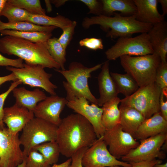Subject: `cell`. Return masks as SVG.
<instances>
[{
	"label": "cell",
	"mask_w": 167,
	"mask_h": 167,
	"mask_svg": "<svg viewBox=\"0 0 167 167\" xmlns=\"http://www.w3.org/2000/svg\"><path fill=\"white\" fill-rule=\"evenodd\" d=\"M97 139L92 124L82 116L76 113L62 119L58 126L56 141L60 153L71 158L79 149L91 146Z\"/></svg>",
	"instance_id": "6da1fadb"
},
{
	"label": "cell",
	"mask_w": 167,
	"mask_h": 167,
	"mask_svg": "<svg viewBox=\"0 0 167 167\" xmlns=\"http://www.w3.org/2000/svg\"><path fill=\"white\" fill-rule=\"evenodd\" d=\"M0 52L17 56L26 64L39 65L44 68H60L49 54L45 42L34 43L14 36H4L0 38Z\"/></svg>",
	"instance_id": "7a4b0ae2"
},
{
	"label": "cell",
	"mask_w": 167,
	"mask_h": 167,
	"mask_svg": "<svg viewBox=\"0 0 167 167\" xmlns=\"http://www.w3.org/2000/svg\"><path fill=\"white\" fill-rule=\"evenodd\" d=\"M113 16L103 15L86 17L82 23L85 29L94 25H98L101 29L106 33V36L112 39L131 37L136 33H148L153 25L138 21L135 15L124 16L115 13Z\"/></svg>",
	"instance_id": "3957f363"
},
{
	"label": "cell",
	"mask_w": 167,
	"mask_h": 167,
	"mask_svg": "<svg viewBox=\"0 0 167 167\" xmlns=\"http://www.w3.org/2000/svg\"><path fill=\"white\" fill-rule=\"evenodd\" d=\"M103 63L88 67L81 63L73 62L69 64L68 70L54 69L61 74L66 79L62 82L68 101L81 97L86 98L89 102L97 105V99L91 92L88 84V79L92 72L101 68Z\"/></svg>",
	"instance_id": "277c9868"
},
{
	"label": "cell",
	"mask_w": 167,
	"mask_h": 167,
	"mask_svg": "<svg viewBox=\"0 0 167 167\" xmlns=\"http://www.w3.org/2000/svg\"><path fill=\"white\" fill-rule=\"evenodd\" d=\"M120 58L124 71L134 79L139 87L155 82L156 70L161 62L157 54L123 55Z\"/></svg>",
	"instance_id": "5b68a950"
},
{
	"label": "cell",
	"mask_w": 167,
	"mask_h": 167,
	"mask_svg": "<svg viewBox=\"0 0 167 167\" xmlns=\"http://www.w3.org/2000/svg\"><path fill=\"white\" fill-rule=\"evenodd\" d=\"M58 126L43 119L34 118L25 125L19 137L27 156L35 146L44 143L56 141Z\"/></svg>",
	"instance_id": "8992f818"
},
{
	"label": "cell",
	"mask_w": 167,
	"mask_h": 167,
	"mask_svg": "<svg viewBox=\"0 0 167 167\" xmlns=\"http://www.w3.org/2000/svg\"><path fill=\"white\" fill-rule=\"evenodd\" d=\"M162 90L155 82L139 87L134 94L121 100L120 105L132 107L147 119L160 112L159 101Z\"/></svg>",
	"instance_id": "52a82bcc"
},
{
	"label": "cell",
	"mask_w": 167,
	"mask_h": 167,
	"mask_svg": "<svg viewBox=\"0 0 167 167\" xmlns=\"http://www.w3.org/2000/svg\"><path fill=\"white\" fill-rule=\"evenodd\" d=\"M154 53L148 33L132 37H120L105 52L108 60H115L123 55L135 56Z\"/></svg>",
	"instance_id": "ba28073f"
},
{
	"label": "cell",
	"mask_w": 167,
	"mask_h": 167,
	"mask_svg": "<svg viewBox=\"0 0 167 167\" xmlns=\"http://www.w3.org/2000/svg\"><path fill=\"white\" fill-rule=\"evenodd\" d=\"M6 68L13 73L22 84L32 87L41 88L51 95H56L55 90L57 87L50 80L52 75L46 72L42 66L25 63L22 68L7 66Z\"/></svg>",
	"instance_id": "9c48e42d"
},
{
	"label": "cell",
	"mask_w": 167,
	"mask_h": 167,
	"mask_svg": "<svg viewBox=\"0 0 167 167\" xmlns=\"http://www.w3.org/2000/svg\"><path fill=\"white\" fill-rule=\"evenodd\" d=\"M167 140V133H165L139 140L138 146L122 157V161L130 163L150 161L157 158L164 159L165 155L161 149Z\"/></svg>",
	"instance_id": "30bf717a"
},
{
	"label": "cell",
	"mask_w": 167,
	"mask_h": 167,
	"mask_svg": "<svg viewBox=\"0 0 167 167\" xmlns=\"http://www.w3.org/2000/svg\"><path fill=\"white\" fill-rule=\"evenodd\" d=\"M84 167H109L118 165L130 167L127 162L117 159L109 152L103 136L97 138L88 148L82 159Z\"/></svg>",
	"instance_id": "8fae6325"
},
{
	"label": "cell",
	"mask_w": 167,
	"mask_h": 167,
	"mask_svg": "<svg viewBox=\"0 0 167 167\" xmlns=\"http://www.w3.org/2000/svg\"><path fill=\"white\" fill-rule=\"evenodd\" d=\"M19 134L0 129V167H17L27 157L20 148Z\"/></svg>",
	"instance_id": "7c38bea8"
},
{
	"label": "cell",
	"mask_w": 167,
	"mask_h": 167,
	"mask_svg": "<svg viewBox=\"0 0 167 167\" xmlns=\"http://www.w3.org/2000/svg\"><path fill=\"white\" fill-rule=\"evenodd\" d=\"M102 136L110 153L118 160L139 144L131 135L124 131L119 124L106 130Z\"/></svg>",
	"instance_id": "4fadbf2b"
},
{
	"label": "cell",
	"mask_w": 167,
	"mask_h": 167,
	"mask_svg": "<svg viewBox=\"0 0 167 167\" xmlns=\"http://www.w3.org/2000/svg\"><path fill=\"white\" fill-rule=\"evenodd\" d=\"M85 98L81 97L67 102L66 105L85 118L92 124L97 138L103 136L106 130L103 125L102 117L103 109L95 104L90 105Z\"/></svg>",
	"instance_id": "5bb4252c"
},
{
	"label": "cell",
	"mask_w": 167,
	"mask_h": 167,
	"mask_svg": "<svg viewBox=\"0 0 167 167\" xmlns=\"http://www.w3.org/2000/svg\"><path fill=\"white\" fill-rule=\"evenodd\" d=\"M67 102L66 98L57 95L47 96L37 104L33 111L34 116L58 126L62 120L60 114Z\"/></svg>",
	"instance_id": "9a60e30c"
},
{
	"label": "cell",
	"mask_w": 167,
	"mask_h": 167,
	"mask_svg": "<svg viewBox=\"0 0 167 167\" xmlns=\"http://www.w3.org/2000/svg\"><path fill=\"white\" fill-rule=\"evenodd\" d=\"M34 117L33 112L15 103L10 107L4 108L2 121L10 132L16 134L22 131Z\"/></svg>",
	"instance_id": "2e32d148"
},
{
	"label": "cell",
	"mask_w": 167,
	"mask_h": 167,
	"mask_svg": "<svg viewBox=\"0 0 167 167\" xmlns=\"http://www.w3.org/2000/svg\"><path fill=\"white\" fill-rule=\"evenodd\" d=\"M101 69L98 77L100 96L97 99V105L102 106L106 102L117 97L118 93L109 72V61L104 62Z\"/></svg>",
	"instance_id": "e0dca14e"
},
{
	"label": "cell",
	"mask_w": 167,
	"mask_h": 167,
	"mask_svg": "<svg viewBox=\"0 0 167 167\" xmlns=\"http://www.w3.org/2000/svg\"><path fill=\"white\" fill-rule=\"evenodd\" d=\"M137 12L135 15L138 21L154 25L164 20L157 9V0H133Z\"/></svg>",
	"instance_id": "ac0fdd59"
},
{
	"label": "cell",
	"mask_w": 167,
	"mask_h": 167,
	"mask_svg": "<svg viewBox=\"0 0 167 167\" xmlns=\"http://www.w3.org/2000/svg\"><path fill=\"white\" fill-rule=\"evenodd\" d=\"M165 133H167V121L159 112L143 121L138 128L134 138L137 140H140Z\"/></svg>",
	"instance_id": "d6986e66"
},
{
	"label": "cell",
	"mask_w": 167,
	"mask_h": 167,
	"mask_svg": "<svg viewBox=\"0 0 167 167\" xmlns=\"http://www.w3.org/2000/svg\"><path fill=\"white\" fill-rule=\"evenodd\" d=\"M148 34L154 53L159 56L161 62H167V22L164 20L153 25Z\"/></svg>",
	"instance_id": "ffe728a7"
},
{
	"label": "cell",
	"mask_w": 167,
	"mask_h": 167,
	"mask_svg": "<svg viewBox=\"0 0 167 167\" xmlns=\"http://www.w3.org/2000/svg\"><path fill=\"white\" fill-rule=\"evenodd\" d=\"M12 92L15 99V103L33 112L37 103L47 97L45 93L39 88L30 91L24 87H16Z\"/></svg>",
	"instance_id": "44dd1931"
},
{
	"label": "cell",
	"mask_w": 167,
	"mask_h": 167,
	"mask_svg": "<svg viewBox=\"0 0 167 167\" xmlns=\"http://www.w3.org/2000/svg\"><path fill=\"white\" fill-rule=\"evenodd\" d=\"M119 124L122 130L135 138L139 126L145 119L142 114L135 109L120 105Z\"/></svg>",
	"instance_id": "7402d4cb"
},
{
	"label": "cell",
	"mask_w": 167,
	"mask_h": 167,
	"mask_svg": "<svg viewBox=\"0 0 167 167\" xmlns=\"http://www.w3.org/2000/svg\"><path fill=\"white\" fill-rule=\"evenodd\" d=\"M102 15L113 16L116 12L124 16L134 15L137 9L133 0H101Z\"/></svg>",
	"instance_id": "603a6c76"
},
{
	"label": "cell",
	"mask_w": 167,
	"mask_h": 167,
	"mask_svg": "<svg viewBox=\"0 0 167 167\" xmlns=\"http://www.w3.org/2000/svg\"><path fill=\"white\" fill-rule=\"evenodd\" d=\"M120 102L121 99L117 96L102 105V122L106 130L111 128L119 124L120 111L118 105Z\"/></svg>",
	"instance_id": "cb8c5ba5"
},
{
	"label": "cell",
	"mask_w": 167,
	"mask_h": 167,
	"mask_svg": "<svg viewBox=\"0 0 167 167\" xmlns=\"http://www.w3.org/2000/svg\"><path fill=\"white\" fill-rule=\"evenodd\" d=\"M110 74L118 93H122L125 97L132 95L139 88L134 79L127 73L122 74L112 72Z\"/></svg>",
	"instance_id": "d4e9b609"
},
{
	"label": "cell",
	"mask_w": 167,
	"mask_h": 167,
	"mask_svg": "<svg viewBox=\"0 0 167 167\" xmlns=\"http://www.w3.org/2000/svg\"><path fill=\"white\" fill-rule=\"evenodd\" d=\"M26 21L35 24L44 26H54L59 28L62 30L70 25L72 21L61 15L51 17L46 15L31 14Z\"/></svg>",
	"instance_id": "484cf974"
},
{
	"label": "cell",
	"mask_w": 167,
	"mask_h": 167,
	"mask_svg": "<svg viewBox=\"0 0 167 167\" xmlns=\"http://www.w3.org/2000/svg\"><path fill=\"white\" fill-rule=\"evenodd\" d=\"M58 28L54 26H44L35 24L27 21L3 22L0 20V31L4 29L21 32H51Z\"/></svg>",
	"instance_id": "4316f807"
},
{
	"label": "cell",
	"mask_w": 167,
	"mask_h": 167,
	"mask_svg": "<svg viewBox=\"0 0 167 167\" xmlns=\"http://www.w3.org/2000/svg\"><path fill=\"white\" fill-rule=\"evenodd\" d=\"M0 33L1 36H11L37 43L45 42L52 36L51 32L43 31L25 32L9 29L1 30Z\"/></svg>",
	"instance_id": "83f0119b"
},
{
	"label": "cell",
	"mask_w": 167,
	"mask_h": 167,
	"mask_svg": "<svg viewBox=\"0 0 167 167\" xmlns=\"http://www.w3.org/2000/svg\"><path fill=\"white\" fill-rule=\"evenodd\" d=\"M32 149L42 154L50 165L56 164L58 160L60 152L56 141L44 143L35 147Z\"/></svg>",
	"instance_id": "f1b7e54d"
},
{
	"label": "cell",
	"mask_w": 167,
	"mask_h": 167,
	"mask_svg": "<svg viewBox=\"0 0 167 167\" xmlns=\"http://www.w3.org/2000/svg\"><path fill=\"white\" fill-rule=\"evenodd\" d=\"M48 50L54 60L60 66L62 70H65V64L66 61V50L60 43L58 38H50L45 42Z\"/></svg>",
	"instance_id": "f546056e"
},
{
	"label": "cell",
	"mask_w": 167,
	"mask_h": 167,
	"mask_svg": "<svg viewBox=\"0 0 167 167\" xmlns=\"http://www.w3.org/2000/svg\"><path fill=\"white\" fill-rule=\"evenodd\" d=\"M31 14L26 11L13 5L7 0L1 11L0 16L7 18L8 22L26 21Z\"/></svg>",
	"instance_id": "4dcf8cb0"
},
{
	"label": "cell",
	"mask_w": 167,
	"mask_h": 167,
	"mask_svg": "<svg viewBox=\"0 0 167 167\" xmlns=\"http://www.w3.org/2000/svg\"><path fill=\"white\" fill-rule=\"evenodd\" d=\"M11 4L23 9L32 14L46 15L39 0H7Z\"/></svg>",
	"instance_id": "1f68e13d"
},
{
	"label": "cell",
	"mask_w": 167,
	"mask_h": 167,
	"mask_svg": "<svg viewBox=\"0 0 167 167\" xmlns=\"http://www.w3.org/2000/svg\"><path fill=\"white\" fill-rule=\"evenodd\" d=\"M51 165L39 152L32 149L26 157L25 167H50Z\"/></svg>",
	"instance_id": "d6a6232c"
},
{
	"label": "cell",
	"mask_w": 167,
	"mask_h": 167,
	"mask_svg": "<svg viewBox=\"0 0 167 167\" xmlns=\"http://www.w3.org/2000/svg\"><path fill=\"white\" fill-rule=\"evenodd\" d=\"M155 82L162 90L167 91V62H161L159 66L156 73Z\"/></svg>",
	"instance_id": "836d02e7"
},
{
	"label": "cell",
	"mask_w": 167,
	"mask_h": 167,
	"mask_svg": "<svg viewBox=\"0 0 167 167\" xmlns=\"http://www.w3.org/2000/svg\"><path fill=\"white\" fill-rule=\"evenodd\" d=\"M77 24L76 21H72L70 25L62 30V33L58 38V41L65 49L66 50L72 38Z\"/></svg>",
	"instance_id": "e575fe53"
},
{
	"label": "cell",
	"mask_w": 167,
	"mask_h": 167,
	"mask_svg": "<svg viewBox=\"0 0 167 167\" xmlns=\"http://www.w3.org/2000/svg\"><path fill=\"white\" fill-rule=\"evenodd\" d=\"M79 44L81 46L85 47L94 50L102 49L104 48L103 41L101 38H86L80 40Z\"/></svg>",
	"instance_id": "d590c367"
},
{
	"label": "cell",
	"mask_w": 167,
	"mask_h": 167,
	"mask_svg": "<svg viewBox=\"0 0 167 167\" xmlns=\"http://www.w3.org/2000/svg\"><path fill=\"white\" fill-rule=\"evenodd\" d=\"M21 84L22 82L19 80L13 81L7 91L0 94V129H2L5 127V124L2 121L3 105L5 100L10 93L18 85Z\"/></svg>",
	"instance_id": "8d00e7d4"
},
{
	"label": "cell",
	"mask_w": 167,
	"mask_h": 167,
	"mask_svg": "<svg viewBox=\"0 0 167 167\" xmlns=\"http://www.w3.org/2000/svg\"><path fill=\"white\" fill-rule=\"evenodd\" d=\"M88 8L89 11L88 14H92L99 16L102 14V4L101 0H79Z\"/></svg>",
	"instance_id": "74e56055"
},
{
	"label": "cell",
	"mask_w": 167,
	"mask_h": 167,
	"mask_svg": "<svg viewBox=\"0 0 167 167\" xmlns=\"http://www.w3.org/2000/svg\"><path fill=\"white\" fill-rule=\"evenodd\" d=\"M0 66L14 67L17 68H22L24 66L23 60L19 58L13 59L5 57L0 53Z\"/></svg>",
	"instance_id": "f35d334b"
},
{
	"label": "cell",
	"mask_w": 167,
	"mask_h": 167,
	"mask_svg": "<svg viewBox=\"0 0 167 167\" xmlns=\"http://www.w3.org/2000/svg\"><path fill=\"white\" fill-rule=\"evenodd\" d=\"M88 148H84L79 149L71 157V161L68 167H84L82 163L83 155Z\"/></svg>",
	"instance_id": "ab89813d"
},
{
	"label": "cell",
	"mask_w": 167,
	"mask_h": 167,
	"mask_svg": "<svg viewBox=\"0 0 167 167\" xmlns=\"http://www.w3.org/2000/svg\"><path fill=\"white\" fill-rule=\"evenodd\" d=\"M162 161L161 159H155L152 160L147 161L131 162L130 163V167H154L157 164L161 163Z\"/></svg>",
	"instance_id": "60d3db41"
},
{
	"label": "cell",
	"mask_w": 167,
	"mask_h": 167,
	"mask_svg": "<svg viewBox=\"0 0 167 167\" xmlns=\"http://www.w3.org/2000/svg\"><path fill=\"white\" fill-rule=\"evenodd\" d=\"M165 96L162 90L159 101L160 112L162 117L167 121V101H164V96Z\"/></svg>",
	"instance_id": "b9f144b4"
},
{
	"label": "cell",
	"mask_w": 167,
	"mask_h": 167,
	"mask_svg": "<svg viewBox=\"0 0 167 167\" xmlns=\"http://www.w3.org/2000/svg\"><path fill=\"white\" fill-rule=\"evenodd\" d=\"M17 80L15 74L11 72L10 74L5 76L0 77V87L3 84L7 81H15Z\"/></svg>",
	"instance_id": "7bdbcfd3"
},
{
	"label": "cell",
	"mask_w": 167,
	"mask_h": 167,
	"mask_svg": "<svg viewBox=\"0 0 167 167\" xmlns=\"http://www.w3.org/2000/svg\"><path fill=\"white\" fill-rule=\"evenodd\" d=\"M157 1L161 6L162 11V15L164 16L167 14V0H157Z\"/></svg>",
	"instance_id": "ee69618b"
},
{
	"label": "cell",
	"mask_w": 167,
	"mask_h": 167,
	"mask_svg": "<svg viewBox=\"0 0 167 167\" xmlns=\"http://www.w3.org/2000/svg\"><path fill=\"white\" fill-rule=\"evenodd\" d=\"M71 161V158H70L64 162L60 164H55L53 165L50 167H68L70 165Z\"/></svg>",
	"instance_id": "f6af8a7d"
},
{
	"label": "cell",
	"mask_w": 167,
	"mask_h": 167,
	"mask_svg": "<svg viewBox=\"0 0 167 167\" xmlns=\"http://www.w3.org/2000/svg\"><path fill=\"white\" fill-rule=\"evenodd\" d=\"M68 1L67 0H50L51 4L54 5L56 7H59L64 5L65 3Z\"/></svg>",
	"instance_id": "bcb514c9"
},
{
	"label": "cell",
	"mask_w": 167,
	"mask_h": 167,
	"mask_svg": "<svg viewBox=\"0 0 167 167\" xmlns=\"http://www.w3.org/2000/svg\"><path fill=\"white\" fill-rule=\"evenodd\" d=\"M47 12H50L52 11V6L50 0H45Z\"/></svg>",
	"instance_id": "7dc6e473"
},
{
	"label": "cell",
	"mask_w": 167,
	"mask_h": 167,
	"mask_svg": "<svg viewBox=\"0 0 167 167\" xmlns=\"http://www.w3.org/2000/svg\"><path fill=\"white\" fill-rule=\"evenodd\" d=\"M7 0H0V16L3 7Z\"/></svg>",
	"instance_id": "c3c4849f"
},
{
	"label": "cell",
	"mask_w": 167,
	"mask_h": 167,
	"mask_svg": "<svg viewBox=\"0 0 167 167\" xmlns=\"http://www.w3.org/2000/svg\"><path fill=\"white\" fill-rule=\"evenodd\" d=\"M154 167H167V162L165 163L164 164H156Z\"/></svg>",
	"instance_id": "681fc988"
},
{
	"label": "cell",
	"mask_w": 167,
	"mask_h": 167,
	"mask_svg": "<svg viewBox=\"0 0 167 167\" xmlns=\"http://www.w3.org/2000/svg\"><path fill=\"white\" fill-rule=\"evenodd\" d=\"M26 157L24 159L22 163L19 165L17 167H25L26 162Z\"/></svg>",
	"instance_id": "f907efd6"
},
{
	"label": "cell",
	"mask_w": 167,
	"mask_h": 167,
	"mask_svg": "<svg viewBox=\"0 0 167 167\" xmlns=\"http://www.w3.org/2000/svg\"><path fill=\"white\" fill-rule=\"evenodd\" d=\"M109 167H124L118 166V165H115V166H114Z\"/></svg>",
	"instance_id": "816d5d0a"
}]
</instances>
